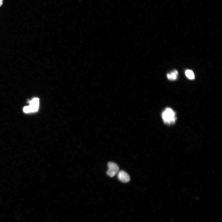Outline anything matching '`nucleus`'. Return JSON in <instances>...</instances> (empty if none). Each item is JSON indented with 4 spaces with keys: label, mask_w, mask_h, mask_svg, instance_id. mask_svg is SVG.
Listing matches in <instances>:
<instances>
[{
    "label": "nucleus",
    "mask_w": 222,
    "mask_h": 222,
    "mask_svg": "<svg viewBox=\"0 0 222 222\" xmlns=\"http://www.w3.org/2000/svg\"><path fill=\"white\" fill-rule=\"evenodd\" d=\"M162 118L164 122L167 124L174 123L176 119L175 112L170 108H166L162 113Z\"/></svg>",
    "instance_id": "1"
},
{
    "label": "nucleus",
    "mask_w": 222,
    "mask_h": 222,
    "mask_svg": "<svg viewBox=\"0 0 222 222\" xmlns=\"http://www.w3.org/2000/svg\"><path fill=\"white\" fill-rule=\"evenodd\" d=\"M29 105L24 107L23 109L24 112L28 113L33 112L38 110L39 105V99L34 98L29 101Z\"/></svg>",
    "instance_id": "2"
},
{
    "label": "nucleus",
    "mask_w": 222,
    "mask_h": 222,
    "mask_svg": "<svg viewBox=\"0 0 222 222\" xmlns=\"http://www.w3.org/2000/svg\"><path fill=\"white\" fill-rule=\"evenodd\" d=\"M107 165L108 169L107 174L110 177H113L118 172L119 167L116 163L112 162H109Z\"/></svg>",
    "instance_id": "3"
},
{
    "label": "nucleus",
    "mask_w": 222,
    "mask_h": 222,
    "mask_svg": "<svg viewBox=\"0 0 222 222\" xmlns=\"http://www.w3.org/2000/svg\"><path fill=\"white\" fill-rule=\"evenodd\" d=\"M117 177L119 180L123 183L128 182L130 180L129 175L123 171H120L118 172Z\"/></svg>",
    "instance_id": "4"
},
{
    "label": "nucleus",
    "mask_w": 222,
    "mask_h": 222,
    "mask_svg": "<svg viewBox=\"0 0 222 222\" xmlns=\"http://www.w3.org/2000/svg\"><path fill=\"white\" fill-rule=\"evenodd\" d=\"M178 73L177 71L174 70L170 74H167V78L170 80H175L177 77Z\"/></svg>",
    "instance_id": "5"
},
{
    "label": "nucleus",
    "mask_w": 222,
    "mask_h": 222,
    "mask_svg": "<svg viewBox=\"0 0 222 222\" xmlns=\"http://www.w3.org/2000/svg\"><path fill=\"white\" fill-rule=\"evenodd\" d=\"M185 75L187 77L190 79H193L195 78V75L193 72L190 70H187L185 72Z\"/></svg>",
    "instance_id": "6"
},
{
    "label": "nucleus",
    "mask_w": 222,
    "mask_h": 222,
    "mask_svg": "<svg viewBox=\"0 0 222 222\" xmlns=\"http://www.w3.org/2000/svg\"><path fill=\"white\" fill-rule=\"evenodd\" d=\"M3 4V0H0V6Z\"/></svg>",
    "instance_id": "7"
}]
</instances>
